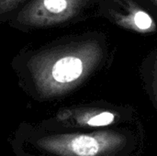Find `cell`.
Masks as SVG:
<instances>
[{
	"label": "cell",
	"mask_w": 157,
	"mask_h": 156,
	"mask_svg": "<svg viewBox=\"0 0 157 156\" xmlns=\"http://www.w3.org/2000/svg\"><path fill=\"white\" fill-rule=\"evenodd\" d=\"M98 52L93 41L54 42L28 51L22 61L30 89L42 99L64 93L79 81Z\"/></svg>",
	"instance_id": "6da1fadb"
},
{
	"label": "cell",
	"mask_w": 157,
	"mask_h": 156,
	"mask_svg": "<svg viewBox=\"0 0 157 156\" xmlns=\"http://www.w3.org/2000/svg\"><path fill=\"white\" fill-rule=\"evenodd\" d=\"M89 0H29L8 22L19 31L45 29L75 19Z\"/></svg>",
	"instance_id": "7a4b0ae2"
},
{
	"label": "cell",
	"mask_w": 157,
	"mask_h": 156,
	"mask_svg": "<svg viewBox=\"0 0 157 156\" xmlns=\"http://www.w3.org/2000/svg\"><path fill=\"white\" fill-rule=\"evenodd\" d=\"M37 146L46 152L62 156H96L105 143L95 136L63 134L45 136L37 141Z\"/></svg>",
	"instance_id": "3957f363"
},
{
	"label": "cell",
	"mask_w": 157,
	"mask_h": 156,
	"mask_svg": "<svg viewBox=\"0 0 157 156\" xmlns=\"http://www.w3.org/2000/svg\"><path fill=\"white\" fill-rule=\"evenodd\" d=\"M119 23L121 25H128L140 31L151 30L155 27L152 17L145 11L140 9L132 10L129 16L121 17Z\"/></svg>",
	"instance_id": "277c9868"
},
{
	"label": "cell",
	"mask_w": 157,
	"mask_h": 156,
	"mask_svg": "<svg viewBox=\"0 0 157 156\" xmlns=\"http://www.w3.org/2000/svg\"><path fill=\"white\" fill-rule=\"evenodd\" d=\"M29 0H0V24L9 22Z\"/></svg>",
	"instance_id": "5b68a950"
},
{
	"label": "cell",
	"mask_w": 157,
	"mask_h": 156,
	"mask_svg": "<svg viewBox=\"0 0 157 156\" xmlns=\"http://www.w3.org/2000/svg\"><path fill=\"white\" fill-rule=\"evenodd\" d=\"M114 115L109 112H103L100 114H98L92 118H89L86 121V124L89 126L94 127H101L110 124L114 120Z\"/></svg>",
	"instance_id": "8992f818"
},
{
	"label": "cell",
	"mask_w": 157,
	"mask_h": 156,
	"mask_svg": "<svg viewBox=\"0 0 157 156\" xmlns=\"http://www.w3.org/2000/svg\"><path fill=\"white\" fill-rule=\"evenodd\" d=\"M154 85H155V87L156 88L155 90L157 91V66H156V71H155V80H154Z\"/></svg>",
	"instance_id": "52a82bcc"
},
{
	"label": "cell",
	"mask_w": 157,
	"mask_h": 156,
	"mask_svg": "<svg viewBox=\"0 0 157 156\" xmlns=\"http://www.w3.org/2000/svg\"><path fill=\"white\" fill-rule=\"evenodd\" d=\"M152 1H153V2H154V3H155V4L157 6V0H152Z\"/></svg>",
	"instance_id": "ba28073f"
}]
</instances>
